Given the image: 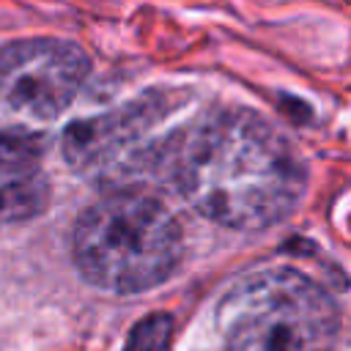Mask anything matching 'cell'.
Returning a JSON list of instances; mask_svg holds the SVG:
<instances>
[{
	"label": "cell",
	"mask_w": 351,
	"mask_h": 351,
	"mask_svg": "<svg viewBox=\"0 0 351 351\" xmlns=\"http://www.w3.org/2000/svg\"><path fill=\"white\" fill-rule=\"evenodd\" d=\"M170 343H173V321L170 315L159 313L143 318L132 329L123 351H170Z\"/></svg>",
	"instance_id": "obj_7"
},
{
	"label": "cell",
	"mask_w": 351,
	"mask_h": 351,
	"mask_svg": "<svg viewBox=\"0 0 351 351\" xmlns=\"http://www.w3.org/2000/svg\"><path fill=\"white\" fill-rule=\"evenodd\" d=\"M181 225L140 189H115L88 206L74 225V263L88 282L112 293H140L165 282L181 261Z\"/></svg>",
	"instance_id": "obj_2"
},
{
	"label": "cell",
	"mask_w": 351,
	"mask_h": 351,
	"mask_svg": "<svg viewBox=\"0 0 351 351\" xmlns=\"http://www.w3.org/2000/svg\"><path fill=\"white\" fill-rule=\"evenodd\" d=\"M47 203L41 140L33 132H0V228L33 219Z\"/></svg>",
	"instance_id": "obj_6"
},
{
	"label": "cell",
	"mask_w": 351,
	"mask_h": 351,
	"mask_svg": "<svg viewBox=\"0 0 351 351\" xmlns=\"http://www.w3.org/2000/svg\"><path fill=\"white\" fill-rule=\"evenodd\" d=\"M88 58L60 38H22L0 47V123L33 132L55 121L80 93Z\"/></svg>",
	"instance_id": "obj_4"
},
{
	"label": "cell",
	"mask_w": 351,
	"mask_h": 351,
	"mask_svg": "<svg viewBox=\"0 0 351 351\" xmlns=\"http://www.w3.org/2000/svg\"><path fill=\"white\" fill-rule=\"evenodd\" d=\"M225 351H332L340 335L335 299L296 269L239 280L217 307Z\"/></svg>",
	"instance_id": "obj_3"
},
{
	"label": "cell",
	"mask_w": 351,
	"mask_h": 351,
	"mask_svg": "<svg viewBox=\"0 0 351 351\" xmlns=\"http://www.w3.org/2000/svg\"><path fill=\"white\" fill-rule=\"evenodd\" d=\"M170 107V99L148 93L104 115L77 121L63 134V156L85 178L104 184L156 173L165 134L154 137V132L167 118Z\"/></svg>",
	"instance_id": "obj_5"
},
{
	"label": "cell",
	"mask_w": 351,
	"mask_h": 351,
	"mask_svg": "<svg viewBox=\"0 0 351 351\" xmlns=\"http://www.w3.org/2000/svg\"><path fill=\"white\" fill-rule=\"evenodd\" d=\"M156 173L203 217L263 230L304 192L296 148L250 110H217L165 134Z\"/></svg>",
	"instance_id": "obj_1"
}]
</instances>
